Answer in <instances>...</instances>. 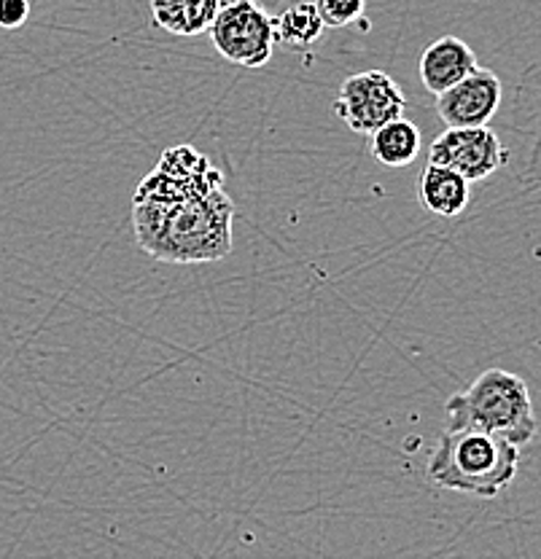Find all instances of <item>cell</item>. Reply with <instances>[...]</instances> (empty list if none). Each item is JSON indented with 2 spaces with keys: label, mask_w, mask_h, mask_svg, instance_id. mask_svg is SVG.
<instances>
[{
  "label": "cell",
  "mask_w": 541,
  "mask_h": 559,
  "mask_svg": "<svg viewBox=\"0 0 541 559\" xmlns=\"http://www.w3.org/2000/svg\"><path fill=\"white\" fill-rule=\"evenodd\" d=\"M235 202L195 145H173L132 197V229L143 253L167 264L221 261L232 250Z\"/></svg>",
  "instance_id": "obj_1"
},
{
  "label": "cell",
  "mask_w": 541,
  "mask_h": 559,
  "mask_svg": "<svg viewBox=\"0 0 541 559\" xmlns=\"http://www.w3.org/2000/svg\"><path fill=\"white\" fill-rule=\"evenodd\" d=\"M520 447L485 430H442L426 463L428 481L471 498H498L515 481Z\"/></svg>",
  "instance_id": "obj_2"
},
{
  "label": "cell",
  "mask_w": 541,
  "mask_h": 559,
  "mask_svg": "<svg viewBox=\"0 0 541 559\" xmlns=\"http://www.w3.org/2000/svg\"><path fill=\"white\" fill-rule=\"evenodd\" d=\"M485 430L515 447L537 439L531 390L522 377L506 369H487L445 404V430Z\"/></svg>",
  "instance_id": "obj_3"
},
{
  "label": "cell",
  "mask_w": 541,
  "mask_h": 559,
  "mask_svg": "<svg viewBox=\"0 0 541 559\" xmlns=\"http://www.w3.org/2000/svg\"><path fill=\"white\" fill-rule=\"evenodd\" d=\"M208 35L213 49L240 68H264L275 51L272 16L259 0H221Z\"/></svg>",
  "instance_id": "obj_4"
},
{
  "label": "cell",
  "mask_w": 541,
  "mask_h": 559,
  "mask_svg": "<svg viewBox=\"0 0 541 559\" xmlns=\"http://www.w3.org/2000/svg\"><path fill=\"white\" fill-rule=\"evenodd\" d=\"M404 110V92L383 70H364V73L348 75L334 100L337 119L358 135H372L388 121L401 119Z\"/></svg>",
  "instance_id": "obj_5"
},
{
  "label": "cell",
  "mask_w": 541,
  "mask_h": 559,
  "mask_svg": "<svg viewBox=\"0 0 541 559\" xmlns=\"http://www.w3.org/2000/svg\"><path fill=\"white\" fill-rule=\"evenodd\" d=\"M506 159H509V151L491 127H467V130L447 127L428 148L432 165L450 167L469 183L491 178L493 173L502 170Z\"/></svg>",
  "instance_id": "obj_6"
},
{
  "label": "cell",
  "mask_w": 541,
  "mask_h": 559,
  "mask_svg": "<svg viewBox=\"0 0 541 559\" xmlns=\"http://www.w3.org/2000/svg\"><path fill=\"white\" fill-rule=\"evenodd\" d=\"M502 79L491 70L477 68L456 86L436 95V114H439L442 124L452 127V130L487 127L502 108Z\"/></svg>",
  "instance_id": "obj_7"
},
{
  "label": "cell",
  "mask_w": 541,
  "mask_h": 559,
  "mask_svg": "<svg viewBox=\"0 0 541 559\" xmlns=\"http://www.w3.org/2000/svg\"><path fill=\"white\" fill-rule=\"evenodd\" d=\"M477 68H480L477 66V55L471 51L467 40L456 38V35H445V38H436L434 44L426 46L417 73H421L423 86L432 95H442L450 86H456L458 81L467 79L469 73H474Z\"/></svg>",
  "instance_id": "obj_8"
},
{
  "label": "cell",
  "mask_w": 541,
  "mask_h": 559,
  "mask_svg": "<svg viewBox=\"0 0 541 559\" xmlns=\"http://www.w3.org/2000/svg\"><path fill=\"white\" fill-rule=\"evenodd\" d=\"M417 200L432 215L458 218L471 202V183L450 167L426 162L421 178H417Z\"/></svg>",
  "instance_id": "obj_9"
},
{
  "label": "cell",
  "mask_w": 541,
  "mask_h": 559,
  "mask_svg": "<svg viewBox=\"0 0 541 559\" xmlns=\"http://www.w3.org/2000/svg\"><path fill=\"white\" fill-rule=\"evenodd\" d=\"M219 5L221 0H149L156 27L180 38L208 33Z\"/></svg>",
  "instance_id": "obj_10"
},
{
  "label": "cell",
  "mask_w": 541,
  "mask_h": 559,
  "mask_svg": "<svg viewBox=\"0 0 541 559\" xmlns=\"http://www.w3.org/2000/svg\"><path fill=\"white\" fill-rule=\"evenodd\" d=\"M324 22L318 16L313 0H296L281 14L272 16V33H275V46L286 51H307L318 44L324 35Z\"/></svg>",
  "instance_id": "obj_11"
},
{
  "label": "cell",
  "mask_w": 541,
  "mask_h": 559,
  "mask_svg": "<svg viewBox=\"0 0 541 559\" xmlns=\"http://www.w3.org/2000/svg\"><path fill=\"white\" fill-rule=\"evenodd\" d=\"M421 130L407 116L388 121L380 130L372 132L369 151L383 167H407L421 154Z\"/></svg>",
  "instance_id": "obj_12"
},
{
  "label": "cell",
  "mask_w": 541,
  "mask_h": 559,
  "mask_svg": "<svg viewBox=\"0 0 541 559\" xmlns=\"http://www.w3.org/2000/svg\"><path fill=\"white\" fill-rule=\"evenodd\" d=\"M324 27H348L366 11V0H313Z\"/></svg>",
  "instance_id": "obj_13"
},
{
  "label": "cell",
  "mask_w": 541,
  "mask_h": 559,
  "mask_svg": "<svg viewBox=\"0 0 541 559\" xmlns=\"http://www.w3.org/2000/svg\"><path fill=\"white\" fill-rule=\"evenodd\" d=\"M31 0H0V31H20L31 20Z\"/></svg>",
  "instance_id": "obj_14"
}]
</instances>
